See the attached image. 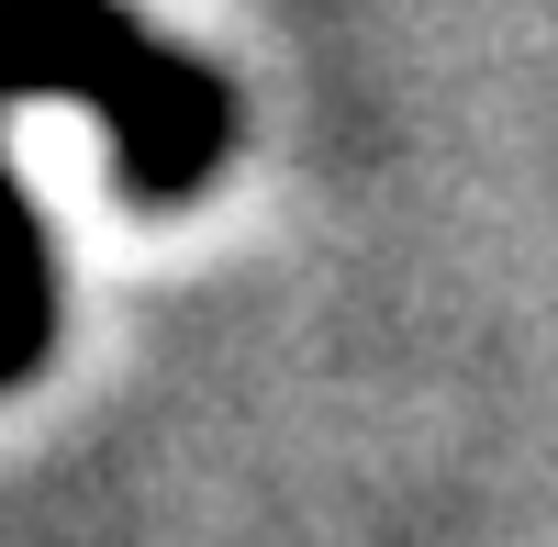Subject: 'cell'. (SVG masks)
Returning <instances> with one entry per match:
<instances>
[{
	"label": "cell",
	"mask_w": 558,
	"mask_h": 547,
	"mask_svg": "<svg viewBox=\"0 0 558 547\" xmlns=\"http://www.w3.org/2000/svg\"><path fill=\"white\" fill-rule=\"evenodd\" d=\"M0 101H89L134 202H191L235 146V89L123 0H0Z\"/></svg>",
	"instance_id": "1"
},
{
	"label": "cell",
	"mask_w": 558,
	"mask_h": 547,
	"mask_svg": "<svg viewBox=\"0 0 558 547\" xmlns=\"http://www.w3.org/2000/svg\"><path fill=\"white\" fill-rule=\"evenodd\" d=\"M12 112V101H0ZM45 347H57V291H45V235L12 191V168H0V391H23L45 369Z\"/></svg>",
	"instance_id": "2"
}]
</instances>
